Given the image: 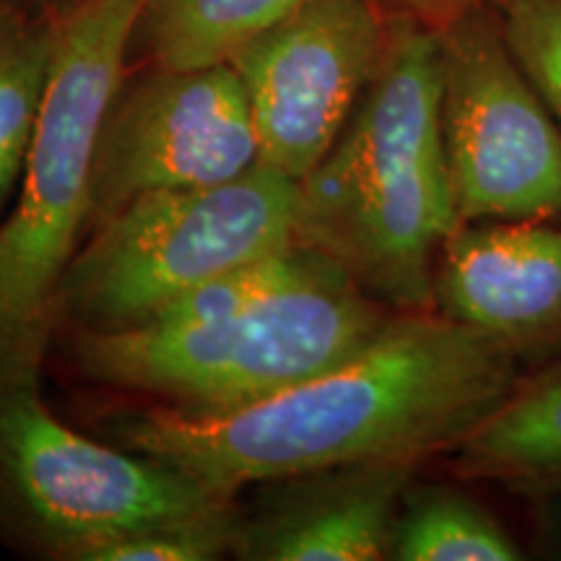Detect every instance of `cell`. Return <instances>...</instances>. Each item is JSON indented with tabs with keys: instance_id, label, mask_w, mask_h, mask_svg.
<instances>
[{
	"instance_id": "cell-1",
	"label": "cell",
	"mask_w": 561,
	"mask_h": 561,
	"mask_svg": "<svg viewBox=\"0 0 561 561\" xmlns=\"http://www.w3.org/2000/svg\"><path fill=\"white\" fill-rule=\"evenodd\" d=\"M523 375L515 356L437 310L401 312L348 362L276 396L221 413L144 411L112 434L234 494L328 468L445 455Z\"/></svg>"
},
{
	"instance_id": "cell-2",
	"label": "cell",
	"mask_w": 561,
	"mask_h": 561,
	"mask_svg": "<svg viewBox=\"0 0 561 561\" xmlns=\"http://www.w3.org/2000/svg\"><path fill=\"white\" fill-rule=\"evenodd\" d=\"M460 227L442 138L439 34L390 16L354 115L301 180L299 242L325 252L398 312L434 310V268Z\"/></svg>"
},
{
	"instance_id": "cell-3",
	"label": "cell",
	"mask_w": 561,
	"mask_h": 561,
	"mask_svg": "<svg viewBox=\"0 0 561 561\" xmlns=\"http://www.w3.org/2000/svg\"><path fill=\"white\" fill-rule=\"evenodd\" d=\"M144 0L53 13V58L19 195L0 227V385H39L60 284L94 219V157L125 83Z\"/></svg>"
},
{
	"instance_id": "cell-4",
	"label": "cell",
	"mask_w": 561,
	"mask_h": 561,
	"mask_svg": "<svg viewBox=\"0 0 561 561\" xmlns=\"http://www.w3.org/2000/svg\"><path fill=\"white\" fill-rule=\"evenodd\" d=\"M398 314L335 268L219 318L81 331L73 343L89 380L161 398L182 413H221L348 362Z\"/></svg>"
},
{
	"instance_id": "cell-5",
	"label": "cell",
	"mask_w": 561,
	"mask_h": 561,
	"mask_svg": "<svg viewBox=\"0 0 561 561\" xmlns=\"http://www.w3.org/2000/svg\"><path fill=\"white\" fill-rule=\"evenodd\" d=\"M301 182L257 161L208 187L140 195L91 227L60 284L58 312L112 333L164 312L219 273L299 242Z\"/></svg>"
},
{
	"instance_id": "cell-6",
	"label": "cell",
	"mask_w": 561,
	"mask_h": 561,
	"mask_svg": "<svg viewBox=\"0 0 561 561\" xmlns=\"http://www.w3.org/2000/svg\"><path fill=\"white\" fill-rule=\"evenodd\" d=\"M231 504L167 462L115 450L55 419L39 385H0V533L76 561L146 525Z\"/></svg>"
},
{
	"instance_id": "cell-7",
	"label": "cell",
	"mask_w": 561,
	"mask_h": 561,
	"mask_svg": "<svg viewBox=\"0 0 561 561\" xmlns=\"http://www.w3.org/2000/svg\"><path fill=\"white\" fill-rule=\"evenodd\" d=\"M439 34L442 138L468 221H561V130L504 37L494 5Z\"/></svg>"
},
{
	"instance_id": "cell-8",
	"label": "cell",
	"mask_w": 561,
	"mask_h": 561,
	"mask_svg": "<svg viewBox=\"0 0 561 561\" xmlns=\"http://www.w3.org/2000/svg\"><path fill=\"white\" fill-rule=\"evenodd\" d=\"M388 32L377 0H307L231 58L263 164L299 182L318 170L380 66Z\"/></svg>"
},
{
	"instance_id": "cell-9",
	"label": "cell",
	"mask_w": 561,
	"mask_h": 561,
	"mask_svg": "<svg viewBox=\"0 0 561 561\" xmlns=\"http://www.w3.org/2000/svg\"><path fill=\"white\" fill-rule=\"evenodd\" d=\"M257 161L248 96L229 62L151 66L123 83L102 123L91 227L140 195L221 185Z\"/></svg>"
},
{
	"instance_id": "cell-10",
	"label": "cell",
	"mask_w": 561,
	"mask_h": 561,
	"mask_svg": "<svg viewBox=\"0 0 561 561\" xmlns=\"http://www.w3.org/2000/svg\"><path fill=\"white\" fill-rule=\"evenodd\" d=\"M434 310L515 356L561 359V221H468L434 268Z\"/></svg>"
},
{
	"instance_id": "cell-11",
	"label": "cell",
	"mask_w": 561,
	"mask_h": 561,
	"mask_svg": "<svg viewBox=\"0 0 561 561\" xmlns=\"http://www.w3.org/2000/svg\"><path fill=\"white\" fill-rule=\"evenodd\" d=\"M419 462H362L263 483L237 520L231 551L248 561L388 559L392 523Z\"/></svg>"
},
{
	"instance_id": "cell-12",
	"label": "cell",
	"mask_w": 561,
	"mask_h": 561,
	"mask_svg": "<svg viewBox=\"0 0 561 561\" xmlns=\"http://www.w3.org/2000/svg\"><path fill=\"white\" fill-rule=\"evenodd\" d=\"M445 458L458 479L491 483L533 504L561 494V359L525 369Z\"/></svg>"
},
{
	"instance_id": "cell-13",
	"label": "cell",
	"mask_w": 561,
	"mask_h": 561,
	"mask_svg": "<svg viewBox=\"0 0 561 561\" xmlns=\"http://www.w3.org/2000/svg\"><path fill=\"white\" fill-rule=\"evenodd\" d=\"M307 0H144L136 26L159 68H208L231 62L252 39Z\"/></svg>"
},
{
	"instance_id": "cell-14",
	"label": "cell",
	"mask_w": 561,
	"mask_h": 561,
	"mask_svg": "<svg viewBox=\"0 0 561 561\" xmlns=\"http://www.w3.org/2000/svg\"><path fill=\"white\" fill-rule=\"evenodd\" d=\"M388 559L517 561L520 543L471 494L455 486L405 489L392 523Z\"/></svg>"
},
{
	"instance_id": "cell-15",
	"label": "cell",
	"mask_w": 561,
	"mask_h": 561,
	"mask_svg": "<svg viewBox=\"0 0 561 561\" xmlns=\"http://www.w3.org/2000/svg\"><path fill=\"white\" fill-rule=\"evenodd\" d=\"M53 58V16L0 5V208L24 172Z\"/></svg>"
},
{
	"instance_id": "cell-16",
	"label": "cell",
	"mask_w": 561,
	"mask_h": 561,
	"mask_svg": "<svg viewBox=\"0 0 561 561\" xmlns=\"http://www.w3.org/2000/svg\"><path fill=\"white\" fill-rule=\"evenodd\" d=\"M237 520L240 515L227 504L107 538L76 561H214L234 546Z\"/></svg>"
},
{
	"instance_id": "cell-17",
	"label": "cell",
	"mask_w": 561,
	"mask_h": 561,
	"mask_svg": "<svg viewBox=\"0 0 561 561\" xmlns=\"http://www.w3.org/2000/svg\"><path fill=\"white\" fill-rule=\"evenodd\" d=\"M502 32L561 130V0H491Z\"/></svg>"
},
{
	"instance_id": "cell-18",
	"label": "cell",
	"mask_w": 561,
	"mask_h": 561,
	"mask_svg": "<svg viewBox=\"0 0 561 561\" xmlns=\"http://www.w3.org/2000/svg\"><path fill=\"white\" fill-rule=\"evenodd\" d=\"M377 3L388 16H409L432 30H442L460 13L489 5L491 0H377Z\"/></svg>"
},
{
	"instance_id": "cell-19",
	"label": "cell",
	"mask_w": 561,
	"mask_h": 561,
	"mask_svg": "<svg viewBox=\"0 0 561 561\" xmlns=\"http://www.w3.org/2000/svg\"><path fill=\"white\" fill-rule=\"evenodd\" d=\"M536 549L561 559V494L536 502Z\"/></svg>"
},
{
	"instance_id": "cell-20",
	"label": "cell",
	"mask_w": 561,
	"mask_h": 561,
	"mask_svg": "<svg viewBox=\"0 0 561 561\" xmlns=\"http://www.w3.org/2000/svg\"><path fill=\"white\" fill-rule=\"evenodd\" d=\"M76 3V0H0V5H9V9L42 13V16H53L66 5Z\"/></svg>"
}]
</instances>
